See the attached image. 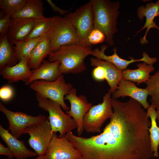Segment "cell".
<instances>
[{
	"instance_id": "obj_22",
	"label": "cell",
	"mask_w": 159,
	"mask_h": 159,
	"mask_svg": "<svg viewBox=\"0 0 159 159\" xmlns=\"http://www.w3.org/2000/svg\"><path fill=\"white\" fill-rule=\"evenodd\" d=\"M137 66L138 68L136 69H128L122 70V79L136 82L138 85L145 83L150 77V74L154 70V67L153 65L148 64L145 62L139 63Z\"/></svg>"
},
{
	"instance_id": "obj_2",
	"label": "cell",
	"mask_w": 159,
	"mask_h": 159,
	"mask_svg": "<svg viewBox=\"0 0 159 159\" xmlns=\"http://www.w3.org/2000/svg\"><path fill=\"white\" fill-rule=\"evenodd\" d=\"M93 52L91 47L67 45L52 52L49 56L48 60L51 62L57 61L60 62V74H77L86 70L85 59L88 56L92 55Z\"/></svg>"
},
{
	"instance_id": "obj_1",
	"label": "cell",
	"mask_w": 159,
	"mask_h": 159,
	"mask_svg": "<svg viewBox=\"0 0 159 159\" xmlns=\"http://www.w3.org/2000/svg\"><path fill=\"white\" fill-rule=\"evenodd\" d=\"M111 101L113 113L102 132L77 139L83 159H151V121L144 109L132 98L122 102L112 98Z\"/></svg>"
},
{
	"instance_id": "obj_4",
	"label": "cell",
	"mask_w": 159,
	"mask_h": 159,
	"mask_svg": "<svg viewBox=\"0 0 159 159\" xmlns=\"http://www.w3.org/2000/svg\"><path fill=\"white\" fill-rule=\"evenodd\" d=\"M38 106L45 111L52 129V132H59V138L64 137L66 134L77 128L76 123L72 118L64 113L58 103L36 94Z\"/></svg>"
},
{
	"instance_id": "obj_26",
	"label": "cell",
	"mask_w": 159,
	"mask_h": 159,
	"mask_svg": "<svg viewBox=\"0 0 159 159\" xmlns=\"http://www.w3.org/2000/svg\"><path fill=\"white\" fill-rule=\"evenodd\" d=\"M49 34L44 36L16 43L14 46H13V48L19 62L23 58H27L38 44L48 37Z\"/></svg>"
},
{
	"instance_id": "obj_29",
	"label": "cell",
	"mask_w": 159,
	"mask_h": 159,
	"mask_svg": "<svg viewBox=\"0 0 159 159\" xmlns=\"http://www.w3.org/2000/svg\"><path fill=\"white\" fill-rule=\"evenodd\" d=\"M26 0H0V8L5 15L11 18L24 6Z\"/></svg>"
},
{
	"instance_id": "obj_38",
	"label": "cell",
	"mask_w": 159,
	"mask_h": 159,
	"mask_svg": "<svg viewBox=\"0 0 159 159\" xmlns=\"http://www.w3.org/2000/svg\"><path fill=\"white\" fill-rule=\"evenodd\" d=\"M159 125V122H158ZM158 149L159 150V145L158 147Z\"/></svg>"
},
{
	"instance_id": "obj_18",
	"label": "cell",
	"mask_w": 159,
	"mask_h": 159,
	"mask_svg": "<svg viewBox=\"0 0 159 159\" xmlns=\"http://www.w3.org/2000/svg\"><path fill=\"white\" fill-rule=\"evenodd\" d=\"M32 74V71L28 65L26 58L23 59L15 65L6 67L0 71V74L9 83L20 81L25 83Z\"/></svg>"
},
{
	"instance_id": "obj_28",
	"label": "cell",
	"mask_w": 159,
	"mask_h": 159,
	"mask_svg": "<svg viewBox=\"0 0 159 159\" xmlns=\"http://www.w3.org/2000/svg\"><path fill=\"white\" fill-rule=\"evenodd\" d=\"M145 83L146 88L151 97V104L157 109L159 107V70L150 76Z\"/></svg>"
},
{
	"instance_id": "obj_36",
	"label": "cell",
	"mask_w": 159,
	"mask_h": 159,
	"mask_svg": "<svg viewBox=\"0 0 159 159\" xmlns=\"http://www.w3.org/2000/svg\"><path fill=\"white\" fill-rule=\"evenodd\" d=\"M156 120L158 121V122H159V107L156 109Z\"/></svg>"
},
{
	"instance_id": "obj_6",
	"label": "cell",
	"mask_w": 159,
	"mask_h": 159,
	"mask_svg": "<svg viewBox=\"0 0 159 159\" xmlns=\"http://www.w3.org/2000/svg\"><path fill=\"white\" fill-rule=\"evenodd\" d=\"M30 88L36 94L59 104L66 111L70 110L64 101V96L69 94L73 87L71 83H67L63 74H61L55 81H35L29 85Z\"/></svg>"
},
{
	"instance_id": "obj_9",
	"label": "cell",
	"mask_w": 159,
	"mask_h": 159,
	"mask_svg": "<svg viewBox=\"0 0 159 159\" xmlns=\"http://www.w3.org/2000/svg\"><path fill=\"white\" fill-rule=\"evenodd\" d=\"M0 111L8 120V130L13 136L18 139L27 128L41 123L47 118L45 115L39 114L34 116L21 112L9 110L0 102Z\"/></svg>"
},
{
	"instance_id": "obj_7",
	"label": "cell",
	"mask_w": 159,
	"mask_h": 159,
	"mask_svg": "<svg viewBox=\"0 0 159 159\" xmlns=\"http://www.w3.org/2000/svg\"><path fill=\"white\" fill-rule=\"evenodd\" d=\"M48 38L52 52L60 47L78 44L76 31L71 23L64 17L54 16V20Z\"/></svg>"
},
{
	"instance_id": "obj_14",
	"label": "cell",
	"mask_w": 159,
	"mask_h": 159,
	"mask_svg": "<svg viewBox=\"0 0 159 159\" xmlns=\"http://www.w3.org/2000/svg\"><path fill=\"white\" fill-rule=\"evenodd\" d=\"M112 94V98L115 99L121 97H130L138 102L144 109H148L150 105L147 101L149 95L147 90L137 87L130 81L122 79Z\"/></svg>"
},
{
	"instance_id": "obj_17",
	"label": "cell",
	"mask_w": 159,
	"mask_h": 159,
	"mask_svg": "<svg viewBox=\"0 0 159 159\" xmlns=\"http://www.w3.org/2000/svg\"><path fill=\"white\" fill-rule=\"evenodd\" d=\"M0 135L16 159H26L38 155L35 151L28 149L24 141L19 140L14 137L1 125Z\"/></svg>"
},
{
	"instance_id": "obj_32",
	"label": "cell",
	"mask_w": 159,
	"mask_h": 159,
	"mask_svg": "<svg viewBox=\"0 0 159 159\" xmlns=\"http://www.w3.org/2000/svg\"><path fill=\"white\" fill-rule=\"evenodd\" d=\"M92 75L94 80L97 81H102L106 79L105 70L100 66L95 67L92 70Z\"/></svg>"
},
{
	"instance_id": "obj_25",
	"label": "cell",
	"mask_w": 159,
	"mask_h": 159,
	"mask_svg": "<svg viewBox=\"0 0 159 159\" xmlns=\"http://www.w3.org/2000/svg\"><path fill=\"white\" fill-rule=\"evenodd\" d=\"M147 115L150 119L151 125L149 129L152 150L153 156L159 158L158 150L159 145V127L156 122V110L154 106L151 104L147 109Z\"/></svg>"
},
{
	"instance_id": "obj_15",
	"label": "cell",
	"mask_w": 159,
	"mask_h": 159,
	"mask_svg": "<svg viewBox=\"0 0 159 159\" xmlns=\"http://www.w3.org/2000/svg\"><path fill=\"white\" fill-rule=\"evenodd\" d=\"M34 20L11 18L7 36L9 42L12 46L26 40L33 28Z\"/></svg>"
},
{
	"instance_id": "obj_21",
	"label": "cell",
	"mask_w": 159,
	"mask_h": 159,
	"mask_svg": "<svg viewBox=\"0 0 159 159\" xmlns=\"http://www.w3.org/2000/svg\"><path fill=\"white\" fill-rule=\"evenodd\" d=\"M43 4L40 0H26L22 7L12 15L14 19H42L43 15Z\"/></svg>"
},
{
	"instance_id": "obj_24",
	"label": "cell",
	"mask_w": 159,
	"mask_h": 159,
	"mask_svg": "<svg viewBox=\"0 0 159 159\" xmlns=\"http://www.w3.org/2000/svg\"><path fill=\"white\" fill-rule=\"evenodd\" d=\"M19 62L13 46L9 42L7 34L0 39V70L6 67L12 66Z\"/></svg>"
},
{
	"instance_id": "obj_33",
	"label": "cell",
	"mask_w": 159,
	"mask_h": 159,
	"mask_svg": "<svg viewBox=\"0 0 159 159\" xmlns=\"http://www.w3.org/2000/svg\"><path fill=\"white\" fill-rule=\"evenodd\" d=\"M14 92L12 88L9 85L2 86L0 89V98L3 100L7 101L13 97Z\"/></svg>"
},
{
	"instance_id": "obj_20",
	"label": "cell",
	"mask_w": 159,
	"mask_h": 159,
	"mask_svg": "<svg viewBox=\"0 0 159 159\" xmlns=\"http://www.w3.org/2000/svg\"><path fill=\"white\" fill-rule=\"evenodd\" d=\"M90 62L91 65L93 67L100 66L105 69L106 74V80L110 87L108 91L112 94L122 79V70L119 69L110 62L96 57H91Z\"/></svg>"
},
{
	"instance_id": "obj_30",
	"label": "cell",
	"mask_w": 159,
	"mask_h": 159,
	"mask_svg": "<svg viewBox=\"0 0 159 159\" xmlns=\"http://www.w3.org/2000/svg\"><path fill=\"white\" fill-rule=\"evenodd\" d=\"M105 39L104 33L98 29H93L88 37V41L91 45H95L102 43Z\"/></svg>"
},
{
	"instance_id": "obj_5",
	"label": "cell",
	"mask_w": 159,
	"mask_h": 159,
	"mask_svg": "<svg viewBox=\"0 0 159 159\" xmlns=\"http://www.w3.org/2000/svg\"><path fill=\"white\" fill-rule=\"evenodd\" d=\"M75 28L78 39V45L91 47L88 37L94 29V14L91 1L80 6L74 12H69L64 17Z\"/></svg>"
},
{
	"instance_id": "obj_27",
	"label": "cell",
	"mask_w": 159,
	"mask_h": 159,
	"mask_svg": "<svg viewBox=\"0 0 159 159\" xmlns=\"http://www.w3.org/2000/svg\"><path fill=\"white\" fill-rule=\"evenodd\" d=\"M53 20L54 16L34 19L33 28L25 41L44 36L48 34Z\"/></svg>"
},
{
	"instance_id": "obj_11",
	"label": "cell",
	"mask_w": 159,
	"mask_h": 159,
	"mask_svg": "<svg viewBox=\"0 0 159 159\" xmlns=\"http://www.w3.org/2000/svg\"><path fill=\"white\" fill-rule=\"evenodd\" d=\"M64 99L68 100L70 104V110L66 111L65 113L72 118L75 122L78 136H80L84 130L83 126L84 117L92 106V104L88 102L85 96L80 95L77 96V90L73 87Z\"/></svg>"
},
{
	"instance_id": "obj_23",
	"label": "cell",
	"mask_w": 159,
	"mask_h": 159,
	"mask_svg": "<svg viewBox=\"0 0 159 159\" xmlns=\"http://www.w3.org/2000/svg\"><path fill=\"white\" fill-rule=\"evenodd\" d=\"M52 52L48 37L39 42L27 58L28 65L33 70L38 67L44 58Z\"/></svg>"
},
{
	"instance_id": "obj_31",
	"label": "cell",
	"mask_w": 159,
	"mask_h": 159,
	"mask_svg": "<svg viewBox=\"0 0 159 159\" xmlns=\"http://www.w3.org/2000/svg\"><path fill=\"white\" fill-rule=\"evenodd\" d=\"M0 39L7 34L10 27L11 18L0 12Z\"/></svg>"
},
{
	"instance_id": "obj_3",
	"label": "cell",
	"mask_w": 159,
	"mask_h": 159,
	"mask_svg": "<svg viewBox=\"0 0 159 159\" xmlns=\"http://www.w3.org/2000/svg\"><path fill=\"white\" fill-rule=\"evenodd\" d=\"M94 14V29L105 34V42L109 46L114 44V35L117 32V19L119 14V1L108 0H91Z\"/></svg>"
},
{
	"instance_id": "obj_10",
	"label": "cell",
	"mask_w": 159,
	"mask_h": 159,
	"mask_svg": "<svg viewBox=\"0 0 159 159\" xmlns=\"http://www.w3.org/2000/svg\"><path fill=\"white\" fill-rule=\"evenodd\" d=\"M30 137L28 143L38 156L44 155L54 135L48 118L39 124L27 128L23 134Z\"/></svg>"
},
{
	"instance_id": "obj_34",
	"label": "cell",
	"mask_w": 159,
	"mask_h": 159,
	"mask_svg": "<svg viewBox=\"0 0 159 159\" xmlns=\"http://www.w3.org/2000/svg\"><path fill=\"white\" fill-rule=\"evenodd\" d=\"M0 155H6L9 159H12L14 157L9 149L7 147H5L1 142L0 143Z\"/></svg>"
},
{
	"instance_id": "obj_8",
	"label": "cell",
	"mask_w": 159,
	"mask_h": 159,
	"mask_svg": "<svg viewBox=\"0 0 159 159\" xmlns=\"http://www.w3.org/2000/svg\"><path fill=\"white\" fill-rule=\"evenodd\" d=\"M111 95L108 91L103 96L102 102L92 105L85 114L83 126L86 132L100 133L103 123L112 115Z\"/></svg>"
},
{
	"instance_id": "obj_19",
	"label": "cell",
	"mask_w": 159,
	"mask_h": 159,
	"mask_svg": "<svg viewBox=\"0 0 159 159\" xmlns=\"http://www.w3.org/2000/svg\"><path fill=\"white\" fill-rule=\"evenodd\" d=\"M60 64L59 61L51 62L44 60L38 67L32 70V74L25 84L30 85L39 80L47 82L55 81L61 74L59 70Z\"/></svg>"
},
{
	"instance_id": "obj_13",
	"label": "cell",
	"mask_w": 159,
	"mask_h": 159,
	"mask_svg": "<svg viewBox=\"0 0 159 159\" xmlns=\"http://www.w3.org/2000/svg\"><path fill=\"white\" fill-rule=\"evenodd\" d=\"M108 46L103 44L101 47L100 49L98 48L94 49L92 55L95 57L112 63L117 68L120 70H123L127 69L130 64L135 62L142 61L146 62L148 64L153 65L158 61L156 58L150 57L146 52L143 53V57L140 59H135L132 57H130V60L124 59L118 56L116 47L113 50L114 52L113 54L107 55L105 54V52Z\"/></svg>"
},
{
	"instance_id": "obj_39",
	"label": "cell",
	"mask_w": 159,
	"mask_h": 159,
	"mask_svg": "<svg viewBox=\"0 0 159 159\" xmlns=\"http://www.w3.org/2000/svg\"><path fill=\"white\" fill-rule=\"evenodd\" d=\"M79 159H83L82 158Z\"/></svg>"
},
{
	"instance_id": "obj_16",
	"label": "cell",
	"mask_w": 159,
	"mask_h": 159,
	"mask_svg": "<svg viewBox=\"0 0 159 159\" xmlns=\"http://www.w3.org/2000/svg\"><path fill=\"white\" fill-rule=\"evenodd\" d=\"M137 14L138 19L141 21L145 17L146 21L143 26L136 33V35L140 31L147 29L144 36L140 40L141 44H147L148 41L146 39L147 34L151 28L157 29L159 31V26L154 21L155 18L159 16V0L154 3L151 2L146 4L145 5L139 6L137 9Z\"/></svg>"
},
{
	"instance_id": "obj_35",
	"label": "cell",
	"mask_w": 159,
	"mask_h": 159,
	"mask_svg": "<svg viewBox=\"0 0 159 159\" xmlns=\"http://www.w3.org/2000/svg\"><path fill=\"white\" fill-rule=\"evenodd\" d=\"M46 1L52 7L53 11L54 12H58L61 16L64 15H65L69 12V10H64L58 7L51 0H47Z\"/></svg>"
},
{
	"instance_id": "obj_37",
	"label": "cell",
	"mask_w": 159,
	"mask_h": 159,
	"mask_svg": "<svg viewBox=\"0 0 159 159\" xmlns=\"http://www.w3.org/2000/svg\"><path fill=\"white\" fill-rule=\"evenodd\" d=\"M35 159H46L44 157V156H38Z\"/></svg>"
},
{
	"instance_id": "obj_12",
	"label": "cell",
	"mask_w": 159,
	"mask_h": 159,
	"mask_svg": "<svg viewBox=\"0 0 159 159\" xmlns=\"http://www.w3.org/2000/svg\"><path fill=\"white\" fill-rule=\"evenodd\" d=\"M46 159H79L80 152L65 137H58L54 133L44 156Z\"/></svg>"
}]
</instances>
